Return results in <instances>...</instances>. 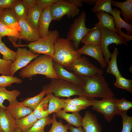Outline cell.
I'll return each instance as SVG.
<instances>
[{"mask_svg":"<svg viewBox=\"0 0 132 132\" xmlns=\"http://www.w3.org/2000/svg\"><path fill=\"white\" fill-rule=\"evenodd\" d=\"M13 63L11 61H6L0 58V74L11 76L10 69Z\"/></svg>","mask_w":132,"mask_h":132,"instance_id":"cell-43","label":"cell"},{"mask_svg":"<svg viewBox=\"0 0 132 132\" xmlns=\"http://www.w3.org/2000/svg\"><path fill=\"white\" fill-rule=\"evenodd\" d=\"M16 52V59L13 62L10 69L11 75L12 76L18 70L25 66L32 60L39 56V54L35 53L26 48L18 47Z\"/></svg>","mask_w":132,"mask_h":132,"instance_id":"cell-11","label":"cell"},{"mask_svg":"<svg viewBox=\"0 0 132 132\" xmlns=\"http://www.w3.org/2000/svg\"><path fill=\"white\" fill-rule=\"evenodd\" d=\"M11 9L18 21L25 19L28 8L23 0H17Z\"/></svg>","mask_w":132,"mask_h":132,"instance_id":"cell-30","label":"cell"},{"mask_svg":"<svg viewBox=\"0 0 132 132\" xmlns=\"http://www.w3.org/2000/svg\"><path fill=\"white\" fill-rule=\"evenodd\" d=\"M79 77L84 82L82 88L85 96L88 99H91L95 97L103 98L115 97L102 74H98L91 77Z\"/></svg>","mask_w":132,"mask_h":132,"instance_id":"cell-2","label":"cell"},{"mask_svg":"<svg viewBox=\"0 0 132 132\" xmlns=\"http://www.w3.org/2000/svg\"><path fill=\"white\" fill-rule=\"evenodd\" d=\"M20 32L15 28L4 25L0 21V36L2 37L7 36L9 38H15L16 40L19 39Z\"/></svg>","mask_w":132,"mask_h":132,"instance_id":"cell-36","label":"cell"},{"mask_svg":"<svg viewBox=\"0 0 132 132\" xmlns=\"http://www.w3.org/2000/svg\"><path fill=\"white\" fill-rule=\"evenodd\" d=\"M122 120V128L121 132H131L132 130V117L126 113L120 115Z\"/></svg>","mask_w":132,"mask_h":132,"instance_id":"cell-42","label":"cell"},{"mask_svg":"<svg viewBox=\"0 0 132 132\" xmlns=\"http://www.w3.org/2000/svg\"><path fill=\"white\" fill-rule=\"evenodd\" d=\"M69 129L71 132H84L81 126L74 127L72 125H69Z\"/></svg>","mask_w":132,"mask_h":132,"instance_id":"cell-47","label":"cell"},{"mask_svg":"<svg viewBox=\"0 0 132 132\" xmlns=\"http://www.w3.org/2000/svg\"><path fill=\"white\" fill-rule=\"evenodd\" d=\"M18 23L21 29L19 39L31 42H35L40 38L38 30L25 19L19 20Z\"/></svg>","mask_w":132,"mask_h":132,"instance_id":"cell-13","label":"cell"},{"mask_svg":"<svg viewBox=\"0 0 132 132\" xmlns=\"http://www.w3.org/2000/svg\"><path fill=\"white\" fill-rule=\"evenodd\" d=\"M65 103H71L75 105L82 106L85 109L92 105V99H89L84 96H79L77 98L73 99L68 98L65 99H62Z\"/></svg>","mask_w":132,"mask_h":132,"instance_id":"cell-34","label":"cell"},{"mask_svg":"<svg viewBox=\"0 0 132 132\" xmlns=\"http://www.w3.org/2000/svg\"><path fill=\"white\" fill-rule=\"evenodd\" d=\"M18 127L15 120L6 110L0 107V129L4 132H14Z\"/></svg>","mask_w":132,"mask_h":132,"instance_id":"cell-18","label":"cell"},{"mask_svg":"<svg viewBox=\"0 0 132 132\" xmlns=\"http://www.w3.org/2000/svg\"><path fill=\"white\" fill-rule=\"evenodd\" d=\"M46 85L49 93H53L58 98H70L74 95L85 96L82 86L60 78L51 79L50 83Z\"/></svg>","mask_w":132,"mask_h":132,"instance_id":"cell-4","label":"cell"},{"mask_svg":"<svg viewBox=\"0 0 132 132\" xmlns=\"http://www.w3.org/2000/svg\"><path fill=\"white\" fill-rule=\"evenodd\" d=\"M121 12L117 8H113L110 15L114 18L117 33L124 37L128 43L132 40V26L122 19L120 16Z\"/></svg>","mask_w":132,"mask_h":132,"instance_id":"cell-12","label":"cell"},{"mask_svg":"<svg viewBox=\"0 0 132 132\" xmlns=\"http://www.w3.org/2000/svg\"><path fill=\"white\" fill-rule=\"evenodd\" d=\"M43 10L36 4L28 9L26 20L35 28L38 29L39 22Z\"/></svg>","mask_w":132,"mask_h":132,"instance_id":"cell-24","label":"cell"},{"mask_svg":"<svg viewBox=\"0 0 132 132\" xmlns=\"http://www.w3.org/2000/svg\"><path fill=\"white\" fill-rule=\"evenodd\" d=\"M3 9L0 8V16L2 13Z\"/></svg>","mask_w":132,"mask_h":132,"instance_id":"cell-52","label":"cell"},{"mask_svg":"<svg viewBox=\"0 0 132 132\" xmlns=\"http://www.w3.org/2000/svg\"><path fill=\"white\" fill-rule=\"evenodd\" d=\"M0 132H4L2 130L0 129Z\"/></svg>","mask_w":132,"mask_h":132,"instance_id":"cell-54","label":"cell"},{"mask_svg":"<svg viewBox=\"0 0 132 132\" xmlns=\"http://www.w3.org/2000/svg\"><path fill=\"white\" fill-rule=\"evenodd\" d=\"M59 35V32L56 30H50L47 36L30 43L27 45L29 50L35 53L42 54L53 57L55 43Z\"/></svg>","mask_w":132,"mask_h":132,"instance_id":"cell-5","label":"cell"},{"mask_svg":"<svg viewBox=\"0 0 132 132\" xmlns=\"http://www.w3.org/2000/svg\"><path fill=\"white\" fill-rule=\"evenodd\" d=\"M114 85L116 87L132 92V80L123 77L122 75L116 77Z\"/></svg>","mask_w":132,"mask_h":132,"instance_id":"cell-40","label":"cell"},{"mask_svg":"<svg viewBox=\"0 0 132 132\" xmlns=\"http://www.w3.org/2000/svg\"><path fill=\"white\" fill-rule=\"evenodd\" d=\"M80 54H84L90 56L96 60L101 67L104 68L107 64L103 57V51L100 45L86 44L77 50Z\"/></svg>","mask_w":132,"mask_h":132,"instance_id":"cell-14","label":"cell"},{"mask_svg":"<svg viewBox=\"0 0 132 132\" xmlns=\"http://www.w3.org/2000/svg\"><path fill=\"white\" fill-rule=\"evenodd\" d=\"M53 20L60 21L64 16L74 18L80 14V10L68 0H60L49 8Z\"/></svg>","mask_w":132,"mask_h":132,"instance_id":"cell-8","label":"cell"},{"mask_svg":"<svg viewBox=\"0 0 132 132\" xmlns=\"http://www.w3.org/2000/svg\"><path fill=\"white\" fill-rule=\"evenodd\" d=\"M0 53L2 55V59L14 62L16 58V52L10 49L2 42H0Z\"/></svg>","mask_w":132,"mask_h":132,"instance_id":"cell-38","label":"cell"},{"mask_svg":"<svg viewBox=\"0 0 132 132\" xmlns=\"http://www.w3.org/2000/svg\"><path fill=\"white\" fill-rule=\"evenodd\" d=\"M17 0H0V8H11Z\"/></svg>","mask_w":132,"mask_h":132,"instance_id":"cell-46","label":"cell"},{"mask_svg":"<svg viewBox=\"0 0 132 132\" xmlns=\"http://www.w3.org/2000/svg\"><path fill=\"white\" fill-rule=\"evenodd\" d=\"M14 132H22L21 130L18 127L16 130Z\"/></svg>","mask_w":132,"mask_h":132,"instance_id":"cell-51","label":"cell"},{"mask_svg":"<svg viewBox=\"0 0 132 132\" xmlns=\"http://www.w3.org/2000/svg\"><path fill=\"white\" fill-rule=\"evenodd\" d=\"M85 109V108L83 107L71 103H67L63 110L66 112H71L73 113L79 112L81 110Z\"/></svg>","mask_w":132,"mask_h":132,"instance_id":"cell-44","label":"cell"},{"mask_svg":"<svg viewBox=\"0 0 132 132\" xmlns=\"http://www.w3.org/2000/svg\"><path fill=\"white\" fill-rule=\"evenodd\" d=\"M119 53L118 49L115 47L113 53L111 54L110 60L109 62L106 69L107 73L112 74L116 77L121 76L118 69L117 64V59Z\"/></svg>","mask_w":132,"mask_h":132,"instance_id":"cell-31","label":"cell"},{"mask_svg":"<svg viewBox=\"0 0 132 132\" xmlns=\"http://www.w3.org/2000/svg\"><path fill=\"white\" fill-rule=\"evenodd\" d=\"M95 15L99 22L95 24V27L105 28L117 33L115 24L112 15L103 11L97 12Z\"/></svg>","mask_w":132,"mask_h":132,"instance_id":"cell-19","label":"cell"},{"mask_svg":"<svg viewBox=\"0 0 132 132\" xmlns=\"http://www.w3.org/2000/svg\"><path fill=\"white\" fill-rule=\"evenodd\" d=\"M101 38V28H97L89 32L82 39L81 42L86 44H100Z\"/></svg>","mask_w":132,"mask_h":132,"instance_id":"cell-27","label":"cell"},{"mask_svg":"<svg viewBox=\"0 0 132 132\" xmlns=\"http://www.w3.org/2000/svg\"><path fill=\"white\" fill-rule=\"evenodd\" d=\"M97 0H83V2H85L90 5H93L95 3Z\"/></svg>","mask_w":132,"mask_h":132,"instance_id":"cell-50","label":"cell"},{"mask_svg":"<svg viewBox=\"0 0 132 132\" xmlns=\"http://www.w3.org/2000/svg\"><path fill=\"white\" fill-rule=\"evenodd\" d=\"M2 37L0 36V42H2L1 41V38Z\"/></svg>","mask_w":132,"mask_h":132,"instance_id":"cell-53","label":"cell"},{"mask_svg":"<svg viewBox=\"0 0 132 132\" xmlns=\"http://www.w3.org/2000/svg\"><path fill=\"white\" fill-rule=\"evenodd\" d=\"M38 120L34 114L33 111L25 116L15 120V121L18 127L22 132L31 128Z\"/></svg>","mask_w":132,"mask_h":132,"instance_id":"cell-29","label":"cell"},{"mask_svg":"<svg viewBox=\"0 0 132 132\" xmlns=\"http://www.w3.org/2000/svg\"><path fill=\"white\" fill-rule=\"evenodd\" d=\"M0 21L4 25L21 31L18 20L11 8L3 10L0 16Z\"/></svg>","mask_w":132,"mask_h":132,"instance_id":"cell-22","label":"cell"},{"mask_svg":"<svg viewBox=\"0 0 132 132\" xmlns=\"http://www.w3.org/2000/svg\"><path fill=\"white\" fill-rule=\"evenodd\" d=\"M55 113H54L52 117V126L48 132H71L68 131L69 125L68 124L64 125L61 120L58 122L56 120Z\"/></svg>","mask_w":132,"mask_h":132,"instance_id":"cell-37","label":"cell"},{"mask_svg":"<svg viewBox=\"0 0 132 132\" xmlns=\"http://www.w3.org/2000/svg\"><path fill=\"white\" fill-rule=\"evenodd\" d=\"M67 69L78 77H91L98 74H103V70L91 63L88 58L81 56L75 60Z\"/></svg>","mask_w":132,"mask_h":132,"instance_id":"cell-7","label":"cell"},{"mask_svg":"<svg viewBox=\"0 0 132 132\" xmlns=\"http://www.w3.org/2000/svg\"><path fill=\"white\" fill-rule=\"evenodd\" d=\"M22 82L21 79L16 77L4 75L0 76V87H10L13 83L19 84Z\"/></svg>","mask_w":132,"mask_h":132,"instance_id":"cell-41","label":"cell"},{"mask_svg":"<svg viewBox=\"0 0 132 132\" xmlns=\"http://www.w3.org/2000/svg\"><path fill=\"white\" fill-rule=\"evenodd\" d=\"M21 94L20 91L18 90L9 91L5 87H0V107L6 110L7 107L3 104L4 101L7 100L10 102L16 99Z\"/></svg>","mask_w":132,"mask_h":132,"instance_id":"cell-28","label":"cell"},{"mask_svg":"<svg viewBox=\"0 0 132 132\" xmlns=\"http://www.w3.org/2000/svg\"><path fill=\"white\" fill-rule=\"evenodd\" d=\"M60 0H36V4L44 10L49 8L53 4Z\"/></svg>","mask_w":132,"mask_h":132,"instance_id":"cell-45","label":"cell"},{"mask_svg":"<svg viewBox=\"0 0 132 132\" xmlns=\"http://www.w3.org/2000/svg\"><path fill=\"white\" fill-rule=\"evenodd\" d=\"M9 102V105L6 110L15 120L25 116L33 111L31 109L23 105L17 99Z\"/></svg>","mask_w":132,"mask_h":132,"instance_id":"cell-15","label":"cell"},{"mask_svg":"<svg viewBox=\"0 0 132 132\" xmlns=\"http://www.w3.org/2000/svg\"><path fill=\"white\" fill-rule=\"evenodd\" d=\"M28 9L36 4V0H23Z\"/></svg>","mask_w":132,"mask_h":132,"instance_id":"cell-48","label":"cell"},{"mask_svg":"<svg viewBox=\"0 0 132 132\" xmlns=\"http://www.w3.org/2000/svg\"><path fill=\"white\" fill-rule=\"evenodd\" d=\"M111 5L120 9L124 21L127 23L132 24V0H127L121 2L112 0Z\"/></svg>","mask_w":132,"mask_h":132,"instance_id":"cell-20","label":"cell"},{"mask_svg":"<svg viewBox=\"0 0 132 132\" xmlns=\"http://www.w3.org/2000/svg\"><path fill=\"white\" fill-rule=\"evenodd\" d=\"M53 67L60 78L72 82L82 87L83 85V82L79 77L73 72L67 71L58 63L54 62Z\"/></svg>","mask_w":132,"mask_h":132,"instance_id":"cell-17","label":"cell"},{"mask_svg":"<svg viewBox=\"0 0 132 132\" xmlns=\"http://www.w3.org/2000/svg\"><path fill=\"white\" fill-rule=\"evenodd\" d=\"M48 105V112L49 114L53 113H55L59 110H61L66 106V103L59 98L55 96L51 93L49 99Z\"/></svg>","mask_w":132,"mask_h":132,"instance_id":"cell-32","label":"cell"},{"mask_svg":"<svg viewBox=\"0 0 132 132\" xmlns=\"http://www.w3.org/2000/svg\"><path fill=\"white\" fill-rule=\"evenodd\" d=\"M56 117L65 120L70 125L81 126L82 118L79 112L69 114L60 110L55 112Z\"/></svg>","mask_w":132,"mask_h":132,"instance_id":"cell-23","label":"cell"},{"mask_svg":"<svg viewBox=\"0 0 132 132\" xmlns=\"http://www.w3.org/2000/svg\"><path fill=\"white\" fill-rule=\"evenodd\" d=\"M52 20L49 8L43 10L40 19L38 30L40 38L44 37L48 35L49 25Z\"/></svg>","mask_w":132,"mask_h":132,"instance_id":"cell-21","label":"cell"},{"mask_svg":"<svg viewBox=\"0 0 132 132\" xmlns=\"http://www.w3.org/2000/svg\"><path fill=\"white\" fill-rule=\"evenodd\" d=\"M132 108V102L124 98L118 99L116 105V110L117 114L120 115L126 113L128 110Z\"/></svg>","mask_w":132,"mask_h":132,"instance_id":"cell-39","label":"cell"},{"mask_svg":"<svg viewBox=\"0 0 132 132\" xmlns=\"http://www.w3.org/2000/svg\"><path fill=\"white\" fill-rule=\"evenodd\" d=\"M112 0H97L94 6L91 9L94 13L99 11L106 12L111 14L112 11Z\"/></svg>","mask_w":132,"mask_h":132,"instance_id":"cell-33","label":"cell"},{"mask_svg":"<svg viewBox=\"0 0 132 132\" xmlns=\"http://www.w3.org/2000/svg\"><path fill=\"white\" fill-rule=\"evenodd\" d=\"M52 118L50 116L38 120L31 128L22 132H45V126L52 123Z\"/></svg>","mask_w":132,"mask_h":132,"instance_id":"cell-35","label":"cell"},{"mask_svg":"<svg viewBox=\"0 0 132 132\" xmlns=\"http://www.w3.org/2000/svg\"><path fill=\"white\" fill-rule=\"evenodd\" d=\"M101 38L100 45L103 51V55L107 64L110 59L111 53L108 49L109 45L115 44L117 45H128L126 39L116 32L107 28H101Z\"/></svg>","mask_w":132,"mask_h":132,"instance_id":"cell-9","label":"cell"},{"mask_svg":"<svg viewBox=\"0 0 132 132\" xmlns=\"http://www.w3.org/2000/svg\"><path fill=\"white\" fill-rule=\"evenodd\" d=\"M51 93L47 94L33 111L34 114L38 120L46 118L49 115L48 112L49 101Z\"/></svg>","mask_w":132,"mask_h":132,"instance_id":"cell-25","label":"cell"},{"mask_svg":"<svg viewBox=\"0 0 132 132\" xmlns=\"http://www.w3.org/2000/svg\"><path fill=\"white\" fill-rule=\"evenodd\" d=\"M49 93L46 85L43 86L41 92L37 95L32 97L27 98L21 103L23 105L31 109L34 110L44 96Z\"/></svg>","mask_w":132,"mask_h":132,"instance_id":"cell-26","label":"cell"},{"mask_svg":"<svg viewBox=\"0 0 132 132\" xmlns=\"http://www.w3.org/2000/svg\"><path fill=\"white\" fill-rule=\"evenodd\" d=\"M78 7H81L83 4V0H68Z\"/></svg>","mask_w":132,"mask_h":132,"instance_id":"cell-49","label":"cell"},{"mask_svg":"<svg viewBox=\"0 0 132 132\" xmlns=\"http://www.w3.org/2000/svg\"><path fill=\"white\" fill-rule=\"evenodd\" d=\"M86 13L83 11L74 19L67 33V38L73 43L75 49H78L80 43L83 38L90 31L97 28H87L85 22Z\"/></svg>","mask_w":132,"mask_h":132,"instance_id":"cell-6","label":"cell"},{"mask_svg":"<svg viewBox=\"0 0 132 132\" xmlns=\"http://www.w3.org/2000/svg\"><path fill=\"white\" fill-rule=\"evenodd\" d=\"M118 99L114 97L103 98L101 100L94 98L92 106L93 110L102 114L108 122H110L117 113L116 110V105Z\"/></svg>","mask_w":132,"mask_h":132,"instance_id":"cell-10","label":"cell"},{"mask_svg":"<svg viewBox=\"0 0 132 132\" xmlns=\"http://www.w3.org/2000/svg\"><path fill=\"white\" fill-rule=\"evenodd\" d=\"M84 132H101L102 128L96 115L86 111L82 120V126Z\"/></svg>","mask_w":132,"mask_h":132,"instance_id":"cell-16","label":"cell"},{"mask_svg":"<svg viewBox=\"0 0 132 132\" xmlns=\"http://www.w3.org/2000/svg\"><path fill=\"white\" fill-rule=\"evenodd\" d=\"M81 56L75 49L73 42L67 38L59 37L54 46L53 62L67 68L76 59Z\"/></svg>","mask_w":132,"mask_h":132,"instance_id":"cell-3","label":"cell"},{"mask_svg":"<svg viewBox=\"0 0 132 132\" xmlns=\"http://www.w3.org/2000/svg\"><path fill=\"white\" fill-rule=\"evenodd\" d=\"M53 62V58L51 56L45 55L39 56L21 68L19 75L22 78H30L40 74L51 79H59L54 69Z\"/></svg>","mask_w":132,"mask_h":132,"instance_id":"cell-1","label":"cell"}]
</instances>
